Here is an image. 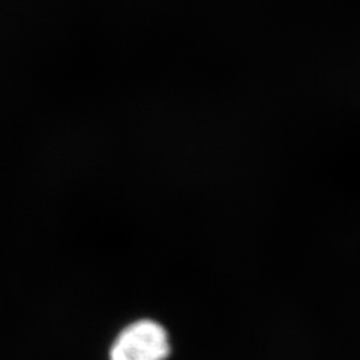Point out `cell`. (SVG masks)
<instances>
[{"mask_svg": "<svg viewBox=\"0 0 360 360\" xmlns=\"http://www.w3.org/2000/svg\"><path fill=\"white\" fill-rule=\"evenodd\" d=\"M170 335L161 323L141 319L123 328L110 348V360H167Z\"/></svg>", "mask_w": 360, "mask_h": 360, "instance_id": "6da1fadb", "label": "cell"}]
</instances>
